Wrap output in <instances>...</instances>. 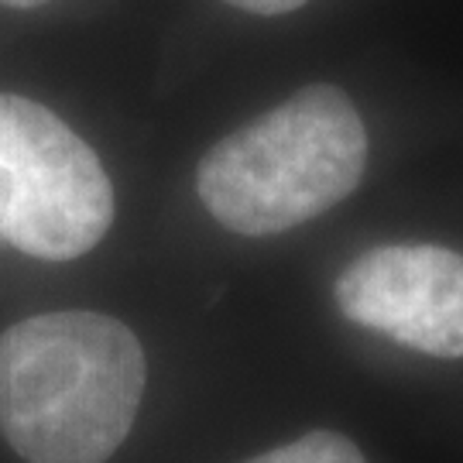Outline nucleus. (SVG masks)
Masks as SVG:
<instances>
[{"instance_id": "1", "label": "nucleus", "mask_w": 463, "mask_h": 463, "mask_svg": "<svg viewBox=\"0 0 463 463\" xmlns=\"http://www.w3.org/2000/svg\"><path fill=\"white\" fill-rule=\"evenodd\" d=\"M145 378V350L114 316L21 319L0 336V432L28 463H107Z\"/></svg>"}, {"instance_id": "2", "label": "nucleus", "mask_w": 463, "mask_h": 463, "mask_svg": "<svg viewBox=\"0 0 463 463\" xmlns=\"http://www.w3.org/2000/svg\"><path fill=\"white\" fill-rule=\"evenodd\" d=\"M364 165L357 107L344 90L319 83L216 141L196 168V193L227 231L268 237L347 199Z\"/></svg>"}, {"instance_id": "5", "label": "nucleus", "mask_w": 463, "mask_h": 463, "mask_svg": "<svg viewBox=\"0 0 463 463\" xmlns=\"http://www.w3.org/2000/svg\"><path fill=\"white\" fill-rule=\"evenodd\" d=\"M248 463H367V460L347 436L316 430L279 449H268V453H261V457H254Z\"/></svg>"}, {"instance_id": "3", "label": "nucleus", "mask_w": 463, "mask_h": 463, "mask_svg": "<svg viewBox=\"0 0 463 463\" xmlns=\"http://www.w3.org/2000/svg\"><path fill=\"white\" fill-rule=\"evenodd\" d=\"M114 223V185L93 148L42 103L0 93V241L72 261Z\"/></svg>"}, {"instance_id": "7", "label": "nucleus", "mask_w": 463, "mask_h": 463, "mask_svg": "<svg viewBox=\"0 0 463 463\" xmlns=\"http://www.w3.org/2000/svg\"><path fill=\"white\" fill-rule=\"evenodd\" d=\"M4 7H21V11H28V7H38V4H45V0H0Z\"/></svg>"}, {"instance_id": "6", "label": "nucleus", "mask_w": 463, "mask_h": 463, "mask_svg": "<svg viewBox=\"0 0 463 463\" xmlns=\"http://www.w3.org/2000/svg\"><path fill=\"white\" fill-rule=\"evenodd\" d=\"M227 4L250 11V14H288V11L302 7L306 0H227Z\"/></svg>"}, {"instance_id": "4", "label": "nucleus", "mask_w": 463, "mask_h": 463, "mask_svg": "<svg viewBox=\"0 0 463 463\" xmlns=\"http://www.w3.org/2000/svg\"><path fill=\"white\" fill-rule=\"evenodd\" d=\"M350 323L430 357H463V254L439 244H384L336 279Z\"/></svg>"}]
</instances>
